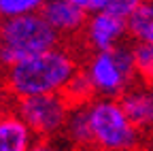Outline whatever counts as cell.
I'll list each match as a JSON object with an SVG mask.
<instances>
[{"instance_id":"obj_4","label":"cell","mask_w":153,"mask_h":151,"mask_svg":"<svg viewBox=\"0 0 153 151\" xmlns=\"http://www.w3.org/2000/svg\"><path fill=\"white\" fill-rule=\"evenodd\" d=\"M83 70L87 72V77L94 85L96 98L119 100L136 83L132 43H126L121 47H115L108 51L85 53Z\"/></svg>"},{"instance_id":"obj_17","label":"cell","mask_w":153,"mask_h":151,"mask_svg":"<svg viewBox=\"0 0 153 151\" xmlns=\"http://www.w3.org/2000/svg\"><path fill=\"white\" fill-rule=\"evenodd\" d=\"M30 151H62V147L57 145V138H43V136H36Z\"/></svg>"},{"instance_id":"obj_14","label":"cell","mask_w":153,"mask_h":151,"mask_svg":"<svg viewBox=\"0 0 153 151\" xmlns=\"http://www.w3.org/2000/svg\"><path fill=\"white\" fill-rule=\"evenodd\" d=\"M47 4V0H0V19H13L24 15H36Z\"/></svg>"},{"instance_id":"obj_13","label":"cell","mask_w":153,"mask_h":151,"mask_svg":"<svg viewBox=\"0 0 153 151\" xmlns=\"http://www.w3.org/2000/svg\"><path fill=\"white\" fill-rule=\"evenodd\" d=\"M136 81L153 85V43H132Z\"/></svg>"},{"instance_id":"obj_11","label":"cell","mask_w":153,"mask_h":151,"mask_svg":"<svg viewBox=\"0 0 153 151\" xmlns=\"http://www.w3.org/2000/svg\"><path fill=\"white\" fill-rule=\"evenodd\" d=\"M130 43H153V0L145 2L128 17Z\"/></svg>"},{"instance_id":"obj_19","label":"cell","mask_w":153,"mask_h":151,"mask_svg":"<svg viewBox=\"0 0 153 151\" xmlns=\"http://www.w3.org/2000/svg\"><path fill=\"white\" fill-rule=\"evenodd\" d=\"M0 70H2V68H0Z\"/></svg>"},{"instance_id":"obj_3","label":"cell","mask_w":153,"mask_h":151,"mask_svg":"<svg viewBox=\"0 0 153 151\" xmlns=\"http://www.w3.org/2000/svg\"><path fill=\"white\" fill-rule=\"evenodd\" d=\"M57 45H62V39L41 13L0 19V68L55 49Z\"/></svg>"},{"instance_id":"obj_1","label":"cell","mask_w":153,"mask_h":151,"mask_svg":"<svg viewBox=\"0 0 153 151\" xmlns=\"http://www.w3.org/2000/svg\"><path fill=\"white\" fill-rule=\"evenodd\" d=\"M83 66V55L76 43H62L55 49L32 55L0 70V83L9 98L22 100L32 96L64 94L70 79Z\"/></svg>"},{"instance_id":"obj_12","label":"cell","mask_w":153,"mask_h":151,"mask_svg":"<svg viewBox=\"0 0 153 151\" xmlns=\"http://www.w3.org/2000/svg\"><path fill=\"white\" fill-rule=\"evenodd\" d=\"M62 96L66 98V102H68L72 109H74V106H87L89 102L96 100L94 85H91V81H89V77H87V72L83 70V66H81V70L70 79V83L66 85V89H64Z\"/></svg>"},{"instance_id":"obj_16","label":"cell","mask_w":153,"mask_h":151,"mask_svg":"<svg viewBox=\"0 0 153 151\" xmlns=\"http://www.w3.org/2000/svg\"><path fill=\"white\" fill-rule=\"evenodd\" d=\"M70 4H74L76 9L85 11L87 15H94V13H100L108 7V0H68Z\"/></svg>"},{"instance_id":"obj_5","label":"cell","mask_w":153,"mask_h":151,"mask_svg":"<svg viewBox=\"0 0 153 151\" xmlns=\"http://www.w3.org/2000/svg\"><path fill=\"white\" fill-rule=\"evenodd\" d=\"M70 104L62 94L49 96H32L13 102V111L26 121V126L34 132V136L43 138H60L66 128Z\"/></svg>"},{"instance_id":"obj_18","label":"cell","mask_w":153,"mask_h":151,"mask_svg":"<svg viewBox=\"0 0 153 151\" xmlns=\"http://www.w3.org/2000/svg\"><path fill=\"white\" fill-rule=\"evenodd\" d=\"M13 106V100L9 98V94L4 91V87H2V83H0V113H4L7 109H11Z\"/></svg>"},{"instance_id":"obj_7","label":"cell","mask_w":153,"mask_h":151,"mask_svg":"<svg viewBox=\"0 0 153 151\" xmlns=\"http://www.w3.org/2000/svg\"><path fill=\"white\" fill-rule=\"evenodd\" d=\"M41 15L62 39V43H79V36L89 17L85 11L76 9L68 0H47Z\"/></svg>"},{"instance_id":"obj_10","label":"cell","mask_w":153,"mask_h":151,"mask_svg":"<svg viewBox=\"0 0 153 151\" xmlns=\"http://www.w3.org/2000/svg\"><path fill=\"white\" fill-rule=\"evenodd\" d=\"M62 138L74 149H94V138H91V123L87 115V106H74L70 109V115L66 121V128L62 132Z\"/></svg>"},{"instance_id":"obj_2","label":"cell","mask_w":153,"mask_h":151,"mask_svg":"<svg viewBox=\"0 0 153 151\" xmlns=\"http://www.w3.org/2000/svg\"><path fill=\"white\" fill-rule=\"evenodd\" d=\"M87 115L96 151H143L149 147L119 100L96 98L87 104Z\"/></svg>"},{"instance_id":"obj_9","label":"cell","mask_w":153,"mask_h":151,"mask_svg":"<svg viewBox=\"0 0 153 151\" xmlns=\"http://www.w3.org/2000/svg\"><path fill=\"white\" fill-rule=\"evenodd\" d=\"M34 138V132L13 111V106L0 113V151H30Z\"/></svg>"},{"instance_id":"obj_8","label":"cell","mask_w":153,"mask_h":151,"mask_svg":"<svg viewBox=\"0 0 153 151\" xmlns=\"http://www.w3.org/2000/svg\"><path fill=\"white\" fill-rule=\"evenodd\" d=\"M119 102L132 123L143 132V136L149 143L153 138V85L136 81L119 98Z\"/></svg>"},{"instance_id":"obj_6","label":"cell","mask_w":153,"mask_h":151,"mask_svg":"<svg viewBox=\"0 0 153 151\" xmlns=\"http://www.w3.org/2000/svg\"><path fill=\"white\" fill-rule=\"evenodd\" d=\"M126 43H130L128 19H121L119 15L104 9L87 17L76 45H79V49H85V53H94L121 47Z\"/></svg>"},{"instance_id":"obj_15","label":"cell","mask_w":153,"mask_h":151,"mask_svg":"<svg viewBox=\"0 0 153 151\" xmlns=\"http://www.w3.org/2000/svg\"><path fill=\"white\" fill-rule=\"evenodd\" d=\"M145 2V0H108V7L106 11L115 13V15H119L121 19H128V17L136 11L140 4Z\"/></svg>"}]
</instances>
